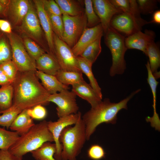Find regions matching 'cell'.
I'll use <instances>...</instances> for the list:
<instances>
[{
	"label": "cell",
	"mask_w": 160,
	"mask_h": 160,
	"mask_svg": "<svg viewBox=\"0 0 160 160\" xmlns=\"http://www.w3.org/2000/svg\"><path fill=\"white\" fill-rule=\"evenodd\" d=\"M0 29L7 34L12 32L10 23L7 20L0 19Z\"/></svg>",
	"instance_id": "43"
},
{
	"label": "cell",
	"mask_w": 160,
	"mask_h": 160,
	"mask_svg": "<svg viewBox=\"0 0 160 160\" xmlns=\"http://www.w3.org/2000/svg\"><path fill=\"white\" fill-rule=\"evenodd\" d=\"M36 69L45 73L55 76L60 69L56 58L52 55L45 53L35 60Z\"/></svg>",
	"instance_id": "20"
},
{
	"label": "cell",
	"mask_w": 160,
	"mask_h": 160,
	"mask_svg": "<svg viewBox=\"0 0 160 160\" xmlns=\"http://www.w3.org/2000/svg\"><path fill=\"white\" fill-rule=\"evenodd\" d=\"M59 6L62 15L75 16L85 12L82 1L55 0Z\"/></svg>",
	"instance_id": "22"
},
{
	"label": "cell",
	"mask_w": 160,
	"mask_h": 160,
	"mask_svg": "<svg viewBox=\"0 0 160 160\" xmlns=\"http://www.w3.org/2000/svg\"><path fill=\"white\" fill-rule=\"evenodd\" d=\"M55 76L62 84L68 86H72L84 80L81 72L65 71L60 69Z\"/></svg>",
	"instance_id": "26"
},
{
	"label": "cell",
	"mask_w": 160,
	"mask_h": 160,
	"mask_svg": "<svg viewBox=\"0 0 160 160\" xmlns=\"http://www.w3.org/2000/svg\"><path fill=\"white\" fill-rule=\"evenodd\" d=\"M111 3L116 8L123 13H129L130 12L129 0H109Z\"/></svg>",
	"instance_id": "41"
},
{
	"label": "cell",
	"mask_w": 160,
	"mask_h": 160,
	"mask_svg": "<svg viewBox=\"0 0 160 160\" xmlns=\"http://www.w3.org/2000/svg\"><path fill=\"white\" fill-rule=\"evenodd\" d=\"M31 1L28 0H10L8 6L9 16L13 24H20L28 13Z\"/></svg>",
	"instance_id": "17"
},
{
	"label": "cell",
	"mask_w": 160,
	"mask_h": 160,
	"mask_svg": "<svg viewBox=\"0 0 160 160\" xmlns=\"http://www.w3.org/2000/svg\"><path fill=\"white\" fill-rule=\"evenodd\" d=\"M9 1L10 0H0V3L4 7L6 6L8 7Z\"/></svg>",
	"instance_id": "46"
},
{
	"label": "cell",
	"mask_w": 160,
	"mask_h": 160,
	"mask_svg": "<svg viewBox=\"0 0 160 160\" xmlns=\"http://www.w3.org/2000/svg\"><path fill=\"white\" fill-rule=\"evenodd\" d=\"M62 16L64 31L62 39L72 49L87 27V17L85 12L75 16Z\"/></svg>",
	"instance_id": "8"
},
{
	"label": "cell",
	"mask_w": 160,
	"mask_h": 160,
	"mask_svg": "<svg viewBox=\"0 0 160 160\" xmlns=\"http://www.w3.org/2000/svg\"><path fill=\"white\" fill-rule=\"evenodd\" d=\"M103 35L100 36L88 46L80 56L92 64L95 63L101 51V41Z\"/></svg>",
	"instance_id": "27"
},
{
	"label": "cell",
	"mask_w": 160,
	"mask_h": 160,
	"mask_svg": "<svg viewBox=\"0 0 160 160\" xmlns=\"http://www.w3.org/2000/svg\"><path fill=\"white\" fill-rule=\"evenodd\" d=\"M43 6L46 12L52 14L62 16L60 7L54 0H42Z\"/></svg>",
	"instance_id": "40"
},
{
	"label": "cell",
	"mask_w": 160,
	"mask_h": 160,
	"mask_svg": "<svg viewBox=\"0 0 160 160\" xmlns=\"http://www.w3.org/2000/svg\"><path fill=\"white\" fill-rule=\"evenodd\" d=\"M7 39L3 33H0V66L12 59L11 47Z\"/></svg>",
	"instance_id": "31"
},
{
	"label": "cell",
	"mask_w": 160,
	"mask_h": 160,
	"mask_svg": "<svg viewBox=\"0 0 160 160\" xmlns=\"http://www.w3.org/2000/svg\"><path fill=\"white\" fill-rule=\"evenodd\" d=\"M140 14L148 15L153 13L157 7L156 0H136Z\"/></svg>",
	"instance_id": "34"
},
{
	"label": "cell",
	"mask_w": 160,
	"mask_h": 160,
	"mask_svg": "<svg viewBox=\"0 0 160 160\" xmlns=\"http://www.w3.org/2000/svg\"><path fill=\"white\" fill-rule=\"evenodd\" d=\"M20 136L16 132L9 131L0 127V150H9Z\"/></svg>",
	"instance_id": "29"
},
{
	"label": "cell",
	"mask_w": 160,
	"mask_h": 160,
	"mask_svg": "<svg viewBox=\"0 0 160 160\" xmlns=\"http://www.w3.org/2000/svg\"><path fill=\"white\" fill-rule=\"evenodd\" d=\"M48 142H54V139L48 128L47 121L44 120L35 124L28 132L20 136L9 150L14 155L23 158L27 153L36 150Z\"/></svg>",
	"instance_id": "3"
},
{
	"label": "cell",
	"mask_w": 160,
	"mask_h": 160,
	"mask_svg": "<svg viewBox=\"0 0 160 160\" xmlns=\"http://www.w3.org/2000/svg\"><path fill=\"white\" fill-rule=\"evenodd\" d=\"M5 10V7L0 3V13H3Z\"/></svg>",
	"instance_id": "47"
},
{
	"label": "cell",
	"mask_w": 160,
	"mask_h": 160,
	"mask_svg": "<svg viewBox=\"0 0 160 160\" xmlns=\"http://www.w3.org/2000/svg\"><path fill=\"white\" fill-rule=\"evenodd\" d=\"M84 3L87 20V27L92 28L100 23V20L94 10L92 0H84Z\"/></svg>",
	"instance_id": "32"
},
{
	"label": "cell",
	"mask_w": 160,
	"mask_h": 160,
	"mask_svg": "<svg viewBox=\"0 0 160 160\" xmlns=\"http://www.w3.org/2000/svg\"><path fill=\"white\" fill-rule=\"evenodd\" d=\"M154 23L157 24H160V11L157 10L155 11L153 15L151 20L148 22V23Z\"/></svg>",
	"instance_id": "45"
},
{
	"label": "cell",
	"mask_w": 160,
	"mask_h": 160,
	"mask_svg": "<svg viewBox=\"0 0 160 160\" xmlns=\"http://www.w3.org/2000/svg\"><path fill=\"white\" fill-rule=\"evenodd\" d=\"M53 33L62 39L64 31V25L62 16L47 12Z\"/></svg>",
	"instance_id": "33"
},
{
	"label": "cell",
	"mask_w": 160,
	"mask_h": 160,
	"mask_svg": "<svg viewBox=\"0 0 160 160\" xmlns=\"http://www.w3.org/2000/svg\"><path fill=\"white\" fill-rule=\"evenodd\" d=\"M33 1L41 26L45 34L50 54L55 57L53 39L54 33L48 15L44 9L42 0Z\"/></svg>",
	"instance_id": "14"
},
{
	"label": "cell",
	"mask_w": 160,
	"mask_h": 160,
	"mask_svg": "<svg viewBox=\"0 0 160 160\" xmlns=\"http://www.w3.org/2000/svg\"><path fill=\"white\" fill-rule=\"evenodd\" d=\"M27 113L33 119L38 120L44 119L47 115L46 109L41 105H38L27 109Z\"/></svg>",
	"instance_id": "39"
},
{
	"label": "cell",
	"mask_w": 160,
	"mask_h": 160,
	"mask_svg": "<svg viewBox=\"0 0 160 160\" xmlns=\"http://www.w3.org/2000/svg\"><path fill=\"white\" fill-rule=\"evenodd\" d=\"M35 74L38 79L41 80L43 86L50 95L69 89L68 86L60 82L55 76L47 74L37 70Z\"/></svg>",
	"instance_id": "19"
},
{
	"label": "cell",
	"mask_w": 160,
	"mask_h": 160,
	"mask_svg": "<svg viewBox=\"0 0 160 160\" xmlns=\"http://www.w3.org/2000/svg\"><path fill=\"white\" fill-rule=\"evenodd\" d=\"M94 10L100 19L103 33L110 27L111 20L115 15L123 13L116 8L109 0H92Z\"/></svg>",
	"instance_id": "13"
},
{
	"label": "cell",
	"mask_w": 160,
	"mask_h": 160,
	"mask_svg": "<svg viewBox=\"0 0 160 160\" xmlns=\"http://www.w3.org/2000/svg\"><path fill=\"white\" fill-rule=\"evenodd\" d=\"M76 96L72 91L65 90L59 93L50 95L48 100L57 105V114L59 118L78 112L79 107L76 102Z\"/></svg>",
	"instance_id": "10"
},
{
	"label": "cell",
	"mask_w": 160,
	"mask_h": 160,
	"mask_svg": "<svg viewBox=\"0 0 160 160\" xmlns=\"http://www.w3.org/2000/svg\"><path fill=\"white\" fill-rule=\"evenodd\" d=\"M89 158L92 160H101L105 158L106 153L103 148L98 144L91 145L87 151Z\"/></svg>",
	"instance_id": "37"
},
{
	"label": "cell",
	"mask_w": 160,
	"mask_h": 160,
	"mask_svg": "<svg viewBox=\"0 0 160 160\" xmlns=\"http://www.w3.org/2000/svg\"><path fill=\"white\" fill-rule=\"evenodd\" d=\"M36 71H18L12 83L13 89L12 103L8 109L22 111L38 105L44 106L49 104L48 100L50 94L39 82Z\"/></svg>",
	"instance_id": "1"
},
{
	"label": "cell",
	"mask_w": 160,
	"mask_h": 160,
	"mask_svg": "<svg viewBox=\"0 0 160 160\" xmlns=\"http://www.w3.org/2000/svg\"><path fill=\"white\" fill-rule=\"evenodd\" d=\"M79 67L82 73H84L88 78L89 84L98 94L102 99L101 89L93 74L92 66V64L85 58L79 56L77 57Z\"/></svg>",
	"instance_id": "24"
},
{
	"label": "cell",
	"mask_w": 160,
	"mask_h": 160,
	"mask_svg": "<svg viewBox=\"0 0 160 160\" xmlns=\"http://www.w3.org/2000/svg\"><path fill=\"white\" fill-rule=\"evenodd\" d=\"M20 29L24 36L43 46L42 29L35 8L31 1L28 11L20 24Z\"/></svg>",
	"instance_id": "11"
},
{
	"label": "cell",
	"mask_w": 160,
	"mask_h": 160,
	"mask_svg": "<svg viewBox=\"0 0 160 160\" xmlns=\"http://www.w3.org/2000/svg\"><path fill=\"white\" fill-rule=\"evenodd\" d=\"M130 12L116 15L112 18L110 26L119 33L127 36L141 31L142 27L148 22L140 16L136 0H129Z\"/></svg>",
	"instance_id": "6"
},
{
	"label": "cell",
	"mask_w": 160,
	"mask_h": 160,
	"mask_svg": "<svg viewBox=\"0 0 160 160\" xmlns=\"http://www.w3.org/2000/svg\"><path fill=\"white\" fill-rule=\"evenodd\" d=\"M0 68L12 83L18 72L17 67L12 60L4 63L0 66Z\"/></svg>",
	"instance_id": "38"
},
{
	"label": "cell",
	"mask_w": 160,
	"mask_h": 160,
	"mask_svg": "<svg viewBox=\"0 0 160 160\" xmlns=\"http://www.w3.org/2000/svg\"><path fill=\"white\" fill-rule=\"evenodd\" d=\"M140 90L139 89L132 92L118 103H112L109 99L105 98L82 116L85 126L87 140L90 139L97 127L100 124L103 123L115 124L118 113L123 109H127L128 102Z\"/></svg>",
	"instance_id": "2"
},
{
	"label": "cell",
	"mask_w": 160,
	"mask_h": 160,
	"mask_svg": "<svg viewBox=\"0 0 160 160\" xmlns=\"http://www.w3.org/2000/svg\"><path fill=\"white\" fill-rule=\"evenodd\" d=\"M145 65L148 71L147 81L151 88L153 96V114H155L157 113L156 107V92L157 86L159 83V82L156 80V79L154 77L151 71L148 61H147V63Z\"/></svg>",
	"instance_id": "36"
},
{
	"label": "cell",
	"mask_w": 160,
	"mask_h": 160,
	"mask_svg": "<svg viewBox=\"0 0 160 160\" xmlns=\"http://www.w3.org/2000/svg\"><path fill=\"white\" fill-rule=\"evenodd\" d=\"M85 128L81 115L73 126L63 130L59 138L62 146L61 160H76L87 140Z\"/></svg>",
	"instance_id": "4"
},
{
	"label": "cell",
	"mask_w": 160,
	"mask_h": 160,
	"mask_svg": "<svg viewBox=\"0 0 160 160\" xmlns=\"http://www.w3.org/2000/svg\"></svg>",
	"instance_id": "48"
},
{
	"label": "cell",
	"mask_w": 160,
	"mask_h": 160,
	"mask_svg": "<svg viewBox=\"0 0 160 160\" xmlns=\"http://www.w3.org/2000/svg\"><path fill=\"white\" fill-rule=\"evenodd\" d=\"M21 111L8 109L3 111L1 113L2 114L0 115V125L6 127L8 129L17 116Z\"/></svg>",
	"instance_id": "35"
},
{
	"label": "cell",
	"mask_w": 160,
	"mask_h": 160,
	"mask_svg": "<svg viewBox=\"0 0 160 160\" xmlns=\"http://www.w3.org/2000/svg\"><path fill=\"white\" fill-rule=\"evenodd\" d=\"M7 37L11 48L12 60L18 71L23 72L36 71L35 61L27 52L22 39L12 32L8 34Z\"/></svg>",
	"instance_id": "7"
},
{
	"label": "cell",
	"mask_w": 160,
	"mask_h": 160,
	"mask_svg": "<svg viewBox=\"0 0 160 160\" xmlns=\"http://www.w3.org/2000/svg\"><path fill=\"white\" fill-rule=\"evenodd\" d=\"M72 86L71 91L76 96L87 101L91 108L95 107L102 101V99L84 80Z\"/></svg>",
	"instance_id": "18"
},
{
	"label": "cell",
	"mask_w": 160,
	"mask_h": 160,
	"mask_svg": "<svg viewBox=\"0 0 160 160\" xmlns=\"http://www.w3.org/2000/svg\"><path fill=\"white\" fill-rule=\"evenodd\" d=\"M104 34L105 44L112 55L110 75L113 76L116 74H122L126 68L124 57L127 49L125 44V37L111 26Z\"/></svg>",
	"instance_id": "5"
},
{
	"label": "cell",
	"mask_w": 160,
	"mask_h": 160,
	"mask_svg": "<svg viewBox=\"0 0 160 160\" xmlns=\"http://www.w3.org/2000/svg\"><path fill=\"white\" fill-rule=\"evenodd\" d=\"M56 151L55 143L47 142L40 147L31 153L36 160H57L54 157Z\"/></svg>",
	"instance_id": "25"
},
{
	"label": "cell",
	"mask_w": 160,
	"mask_h": 160,
	"mask_svg": "<svg viewBox=\"0 0 160 160\" xmlns=\"http://www.w3.org/2000/svg\"><path fill=\"white\" fill-rule=\"evenodd\" d=\"M12 83V82L0 68V85L2 86Z\"/></svg>",
	"instance_id": "44"
},
{
	"label": "cell",
	"mask_w": 160,
	"mask_h": 160,
	"mask_svg": "<svg viewBox=\"0 0 160 160\" xmlns=\"http://www.w3.org/2000/svg\"><path fill=\"white\" fill-rule=\"evenodd\" d=\"M103 34L101 23L92 28H86L77 43L71 49L75 55L76 57L80 56L88 46Z\"/></svg>",
	"instance_id": "16"
},
{
	"label": "cell",
	"mask_w": 160,
	"mask_h": 160,
	"mask_svg": "<svg viewBox=\"0 0 160 160\" xmlns=\"http://www.w3.org/2000/svg\"><path fill=\"white\" fill-rule=\"evenodd\" d=\"M25 48L30 57L35 61L45 51L35 41L24 36L22 39Z\"/></svg>",
	"instance_id": "30"
},
{
	"label": "cell",
	"mask_w": 160,
	"mask_h": 160,
	"mask_svg": "<svg viewBox=\"0 0 160 160\" xmlns=\"http://www.w3.org/2000/svg\"><path fill=\"white\" fill-rule=\"evenodd\" d=\"M146 56L149 57L150 68L156 79L160 77L158 69L160 66V52L158 46L154 40L148 45L146 49Z\"/></svg>",
	"instance_id": "23"
},
{
	"label": "cell",
	"mask_w": 160,
	"mask_h": 160,
	"mask_svg": "<svg viewBox=\"0 0 160 160\" xmlns=\"http://www.w3.org/2000/svg\"><path fill=\"white\" fill-rule=\"evenodd\" d=\"M155 36V34L152 31L146 29L144 32L139 31L125 38V45L127 49H138L146 55L147 47L154 40Z\"/></svg>",
	"instance_id": "15"
},
{
	"label": "cell",
	"mask_w": 160,
	"mask_h": 160,
	"mask_svg": "<svg viewBox=\"0 0 160 160\" xmlns=\"http://www.w3.org/2000/svg\"><path fill=\"white\" fill-rule=\"evenodd\" d=\"M13 94L12 84L1 86L0 88V113L12 106Z\"/></svg>",
	"instance_id": "28"
},
{
	"label": "cell",
	"mask_w": 160,
	"mask_h": 160,
	"mask_svg": "<svg viewBox=\"0 0 160 160\" xmlns=\"http://www.w3.org/2000/svg\"><path fill=\"white\" fill-rule=\"evenodd\" d=\"M53 39L55 56L60 69L65 71L81 72L77 57L71 48L54 33Z\"/></svg>",
	"instance_id": "9"
},
{
	"label": "cell",
	"mask_w": 160,
	"mask_h": 160,
	"mask_svg": "<svg viewBox=\"0 0 160 160\" xmlns=\"http://www.w3.org/2000/svg\"><path fill=\"white\" fill-rule=\"evenodd\" d=\"M81 115V112L78 111L75 114L59 118L55 121H47L48 128L52 135L54 142L56 146V151L54 157L57 160H61L62 146L60 142L59 138L62 132L66 127L75 124Z\"/></svg>",
	"instance_id": "12"
},
{
	"label": "cell",
	"mask_w": 160,
	"mask_h": 160,
	"mask_svg": "<svg viewBox=\"0 0 160 160\" xmlns=\"http://www.w3.org/2000/svg\"><path fill=\"white\" fill-rule=\"evenodd\" d=\"M35 124L33 119L28 114L27 109H25L17 116L9 128L20 136L28 132Z\"/></svg>",
	"instance_id": "21"
},
{
	"label": "cell",
	"mask_w": 160,
	"mask_h": 160,
	"mask_svg": "<svg viewBox=\"0 0 160 160\" xmlns=\"http://www.w3.org/2000/svg\"><path fill=\"white\" fill-rule=\"evenodd\" d=\"M0 160H23V158L12 153L9 150H0Z\"/></svg>",
	"instance_id": "42"
}]
</instances>
